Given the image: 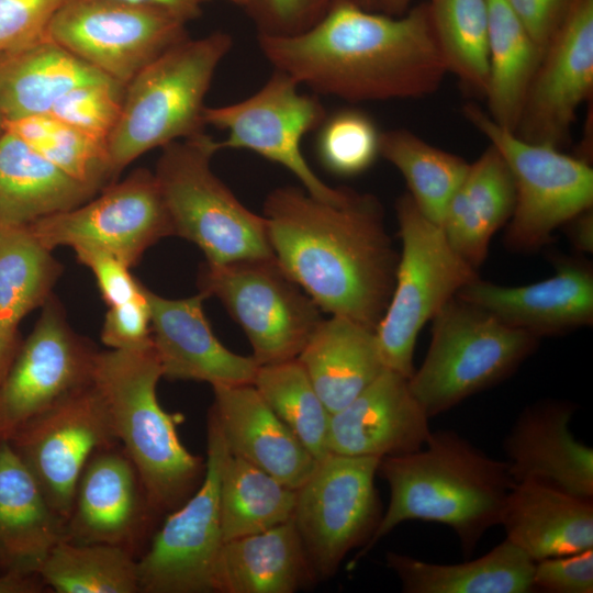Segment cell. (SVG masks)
I'll return each mask as SVG.
<instances>
[{
	"label": "cell",
	"instance_id": "41",
	"mask_svg": "<svg viewBox=\"0 0 593 593\" xmlns=\"http://www.w3.org/2000/svg\"><path fill=\"white\" fill-rule=\"evenodd\" d=\"M380 130L367 113L339 109L327 114L316 130V157L332 175L354 177L369 169L380 156Z\"/></svg>",
	"mask_w": 593,
	"mask_h": 593
},
{
	"label": "cell",
	"instance_id": "43",
	"mask_svg": "<svg viewBox=\"0 0 593 593\" xmlns=\"http://www.w3.org/2000/svg\"><path fill=\"white\" fill-rule=\"evenodd\" d=\"M344 0H247L243 8L257 35L293 36L322 21Z\"/></svg>",
	"mask_w": 593,
	"mask_h": 593
},
{
	"label": "cell",
	"instance_id": "26",
	"mask_svg": "<svg viewBox=\"0 0 593 593\" xmlns=\"http://www.w3.org/2000/svg\"><path fill=\"white\" fill-rule=\"evenodd\" d=\"M66 535V521L12 449L0 441V574L38 575Z\"/></svg>",
	"mask_w": 593,
	"mask_h": 593
},
{
	"label": "cell",
	"instance_id": "14",
	"mask_svg": "<svg viewBox=\"0 0 593 593\" xmlns=\"http://www.w3.org/2000/svg\"><path fill=\"white\" fill-rule=\"evenodd\" d=\"M381 459L329 452L295 490L292 518L316 579L333 575L381 519L374 477Z\"/></svg>",
	"mask_w": 593,
	"mask_h": 593
},
{
	"label": "cell",
	"instance_id": "44",
	"mask_svg": "<svg viewBox=\"0 0 593 593\" xmlns=\"http://www.w3.org/2000/svg\"><path fill=\"white\" fill-rule=\"evenodd\" d=\"M64 0H0V56L45 36Z\"/></svg>",
	"mask_w": 593,
	"mask_h": 593
},
{
	"label": "cell",
	"instance_id": "23",
	"mask_svg": "<svg viewBox=\"0 0 593 593\" xmlns=\"http://www.w3.org/2000/svg\"><path fill=\"white\" fill-rule=\"evenodd\" d=\"M574 407L562 401L527 406L504 441L514 482L534 480L593 500V449L569 427Z\"/></svg>",
	"mask_w": 593,
	"mask_h": 593
},
{
	"label": "cell",
	"instance_id": "46",
	"mask_svg": "<svg viewBox=\"0 0 593 593\" xmlns=\"http://www.w3.org/2000/svg\"><path fill=\"white\" fill-rule=\"evenodd\" d=\"M146 290L136 299L109 307L100 337L110 349L132 350L153 344Z\"/></svg>",
	"mask_w": 593,
	"mask_h": 593
},
{
	"label": "cell",
	"instance_id": "19",
	"mask_svg": "<svg viewBox=\"0 0 593 593\" xmlns=\"http://www.w3.org/2000/svg\"><path fill=\"white\" fill-rule=\"evenodd\" d=\"M592 90L593 0H580L541 56L514 133L560 148Z\"/></svg>",
	"mask_w": 593,
	"mask_h": 593
},
{
	"label": "cell",
	"instance_id": "52",
	"mask_svg": "<svg viewBox=\"0 0 593 593\" xmlns=\"http://www.w3.org/2000/svg\"><path fill=\"white\" fill-rule=\"evenodd\" d=\"M20 340L18 339H10L1 334L0 332V382L7 374L19 348H20Z\"/></svg>",
	"mask_w": 593,
	"mask_h": 593
},
{
	"label": "cell",
	"instance_id": "32",
	"mask_svg": "<svg viewBox=\"0 0 593 593\" xmlns=\"http://www.w3.org/2000/svg\"><path fill=\"white\" fill-rule=\"evenodd\" d=\"M387 566L406 593H527L535 562L506 538L484 556L455 564L390 551Z\"/></svg>",
	"mask_w": 593,
	"mask_h": 593
},
{
	"label": "cell",
	"instance_id": "22",
	"mask_svg": "<svg viewBox=\"0 0 593 593\" xmlns=\"http://www.w3.org/2000/svg\"><path fill=\"white\" fill-rule=\"evenodd\" d=\"M457 296L538 338L593 322V272L580 261H561L553 276L526 286L506 287L478 278Z\"/></svg>",
	"mask_w": 593,
	"mask_h": 593
},
{
	"label": "cell",
	"instance_id": "24",
	"mask_svg": "<svg viewBox=\"0 0 593 593\" xmlns=\"http://www.w3.org/2000/svg\"><path fill=\"white\" fill-rule=\"evenodd\" d=\"M211 410L228 451L296 490L317 460L276 415L253 383L215 385Z\"/></svg>",
	"mask_w": 593,
	"mask_h": 593
},
{
	"label": "cell",
	"instance_id": "11",
	"mask_svg": "<svg viewBox=\"0 0 593 593\" xmlns=\"http://www.w3.org/2000/svg\"><path fill=\"white\" fill-rule=\"evenodd\" d=\"M228 455L210 409L203 480L183 504L165 515L137 558L139 593L215 592V566L223 545L220 483Z\"/></svg>",
	"mask_w": 593,
	"mask_h": 593
},
{
	"label": "cell",
	"instance_id": "7",
	"mask_svg": "<svg viewBox=\"0 0 593 593\" xmlns=\"http://www.w3.org/2000/svg\"><path fill=\"white\" fill-rule=\"evenodd\" d=\"M432 322L425 359L409 378L413 395L429 417L507 378L539 339L458 296Z\"/></svg>",
	"mask_w": 593,
	"mask_h": 593
},
{
	"label": "cell",
	"instance_id": "10",
	"mask_svg": "<svg viewBox=\"0 0 593 593\" xmlns=\"http://www.w3.org/2000/svg\"><path fill=\"white\" fill-rule=\"evenodd\" d=\"M466 119L503 156L513 175L516 201L505 235L516 250H534L552 233L593 205V169L582 157L527 142L470 103Z\"/></svg>",
	"mask_w": 593,
	"mask_h": 593
},
{
	"label": "cell",
	"instance_id": "29",
	"mask_svg": "<svg viewBox=\"0 0 593 593\" xmlns=\"http://www.w3.org/2000/svg\"><path fill=\"white\" fill-rule=\"evenodd\" d=\"M296 359L331 415L387 369L374 329L339 315L323 318Z\"/></svg>",
	"mask_w": 593,
	"mask_h": 593
},
{
	"label": "cell",
	"instance_id": "5",
	"mask_svg": "<svg viewBox=\"0 0 593 593\" xmlns=\"http://www.w3.org/2000/svg\"><path fill=\"white\" fill-rule=\"evenodd\" d=\"M233 37L215 31L175 44L125 86L120 119L107 142L115 178L155 148L204 133V99Z\"/></svg>",
	"mask_w": 593,
	"mask_h": 593
},
{
	"label": "cell",
	"instance_id": "37",
	"mask_svg": "<svg viewBox=\"0 0 593 593\" xmlns=\"http://www.w3.org/2000/svg\"><path fill=\"white\" fill-rule=\"evenodd\" d=\"M57 593H139L137 558L109 544L59 541L38 571Z\"/></svg>",
	"mask_w": 593,
	"mask_h": 593
},
{
	"label": "cell",
	"instance_id": "18",
	"mask_svg": "<svg viewBox=\"0 0 593 593\" xmlns=\"http://www.w3.org/2000/svg\"><path fill=\"white\" fill-rule=\"evenodd\" d=\"M160 519L136 467L119 443L96 451L83 467L65 540L115 545L138 558Z\"/></svg>",
	"mask_w": 593,
	"mask_h": 593
},
{
	"label": "cell",
	"instance_id": "25",
	"mask_svg": "<svg viewBox=\"0 0 593 593\" xmlns=\"http://www.w3.org/2000/svg\"><path fill=\"white\" fill-rule=\"evenodd\" d=\"M500 525L534 562L593 548V501L526 480L507 495Z\"/></svg>",
	"mask_w": 593,
	"mask_h": 593
},
{
	"label": "cell",
	"instance_id": "45",
	"mask_svg": "<svg viewBox=\"0 0 593 593\" xmlns=\"http://www.w3.org/2000/svg\"><path fill=\"white\" fill-rule=\"evenodd\" d=\"M77 260L93 273L107 305L114 306L141 296L145 287L130 272V268L110 251L88 245L72 247Z\"/></svg>",
	"mask_w": 593,
	"mask_h": 593
},
{
	"label": "cell",
	"instance_id": "15",
	"mask_svg": "<svg viewBox=\"0 0 593 593\" xmlns=\"http://www.w3.org/2000/svg\"><path fill=\"white\" fill-rule=\"evenodd\" d=\"M8 441L65 521L89 458L119 444L93 381L25 422Z\"/></svg>",
	"mask_w": 593,
	"mask_h": 593
},
{
	"label": "cell",
	"instance_id": "54",
	"mask_svg": "<svg viewBox=\"0 0 593 593\" xmlns=\"http://www.w3.org/2000/svg\"><path fill=\"white\" fill-rule=\"evenodd\" d=\"M358 5L368 11H376V0H355Z\"/></svg>",
	"mask_w": 593,
	"mask_h": 593
},
{
	"label": "cell",
	"instance_id": "2",
	"mask_svg": "<svg viewBox=\"0 0 593 593\" xmlns=\"http://www.w3.org/2000/svg\"><path fill=\"white\" fill-rule=\"evenodd\" d=\"M262 216L275 258L322 312L376 331L399 262L379 199L349 188L328 203L283 186L269 192Z\"/></svg>",
	"mask_w": 593,
	"mask_h": 593
},
{
	"label": "cell",
	"instance_id": "39",
	"mask_svg": "<svg viewBox=\"0 0 593 593\" xmlns=\"http://www.w3.org/2000/svg\"><path fill=\"white\" fill-rule=\"evenodd\" d=\"M253 384L316 460L329 454L331 413L296 358L258 366Z\"/></svg>",
	"mask_w": 593,
	"mask_h": 593
},
{
	"label": "cell",
	"instance_id": "36",
	"mask_svg": "<svg viewBox=\"0 0 593 593\" xmlns=\"http://www.w3.org/2000/svg\"><path fill=\"white\" fill-rule=\"evenodd\" d=\"M380 156L401 172L419 211L440 226L470 164L405 128L381 132Z\"/></svg>",
	"mask_w": 593,
	"mask_h": 593
},
{
	"label": "cell",
	"instance_id": "20",
	"mask_svg": "<svg viewBox=\"0 0 593 593\" xmlns=\"http://www.w3.org/2000/svg\"><path fill=\"white\" fill-rule=\"evenodd\" d=\"M409 378L385 369L346 406L331 415L329 452L385 458L419 450L432 434Z\"/></svg>",
	"mask_w": 593,
	"mask_h": 593
},
{
	"label": "cell",
	"instance_id": "56",
	"mask_svg": "<svg viewBox=\"0 0 593 593\" xmlns=\"http://www.w3.org/2000/svg\"><path fill=\"white\" fill-rule=\"evenodd\" d=\"M3 132L2 118L0 115V134Z\"/></svg>",
	"mask_w": 593,
	"mask_h": 593
},
{
	"label": "cell",
	"instance_id": "27",
	"mask_svg": "<svg viewBox=\"0 0 593 593\" xmlns=\"http://www.w3.org/2000/svg\"><path fill=\"white\" fill-rule=\"evenodd\" d=\"M315 580L292 517L223 541L214 573L215 593H293Z\"/></svg>",
	"mask_w": 593,
	"mask_h": 593
},
{
	"label": "cell",
	"instance_id": "50",
	"mask_svg": "<svg viewBox=\"0 0 593 593\" xmlns=\"http://www.w3.org/2000/svg\"><path fill=\"white\" fill-rule=\"evenodd\" d=\"M44 588L38 575L0 574V593H37Z\"/></svg>",
	"mask_w": 593,
	"mask_h": 593
},
{
	"label": "cell",
	"instance_id": "28",
	"mask_svg": "<svg viewBox=\"0 0 593 593\" xmlns=\"http://www.w3.org/2000/svg\"><path fill=\"white\" fill-rule=\"evenodd\" d=\"M515 201L511 169L490 144L469 165L440 224L450 246L474 269L484 261L493 235L511 220Z\"/></svg>",
	"mask_w": 593,
	"mask_h": 593
},
{
	"label": "cell",
	"instance_id": "1",
	"mask_svg": "<svg viewBox=\"0 0 593 593\" xmlns=\"http://www.w3.org/2000/svg\"><path fill=\"white\" fill-rule=\"evenodd\" d=\"M257 42L273 70L350 103L425 98L448 75L425 2L392 16L344 0L301 34Z\"/></svg>",
	"mask_w": 593,
	"mask_h": 593
},
{
	"label": "cell",
	"instance_id": "9",
	"mask_svg": "<svg viewBox=\"0 0 593 593\" xmlns=\"http://www.w3.org/2000/svg\"><path fill=\"white\" fill-rule=\"evenodd\" d=\"M198 286L205 298H217L242 327L258 366L298 358L324 318L275 256L226 264L205 261Z\"/></svg>",
	"mask_w": 593,
	"mask_h": 593
},
{
	"label": "cell",
	"instance_id": "17",
	"mask_svg": "<svg viewBox=\"0 0 593 593\" xmlns=\"http://www.w3.org/2000/svg\"><path fill=\"white\" fill-rule=\"evenodd\" d=\"M99 350L66 321L51 295L0 382V441L25 422L92 382Z\"/></svg>",
	"mask_w": 593,
	"mask_h": 593
},
{
	"label": "cell",
	"instance_id": "42",
	"mask_svg": "<svg viewBox=\"0 0 593 593\" xmlns=\"http://www.w3.org/2000/svg\"><path fill=\"white\" fill-rule=\"evenodd\" d=\"M124 92L125 85L111 78L82 85L64 94L48 114L107 146Z\"/></svg>",
	"mask_w": 593,
	"mask_h": 593
},
{
	"label": "cell",
	"instance_id": "53",
	"mask_svg": "<svg viewBox=\"0 0 593 593\" xmlns=\"http://www.w3.org/2000/svg\"><path fill=\"white\" fill-rule=\"evenodd\" d=\"M413 0H376V11L399 16L404 14L410 8Z\"/></svg>",
	"mask_w": 593,
	"mask_h": 593
},
{
	"label": "cell",
	"instance_id": "33",
	"mask_svg": "<svg viewBox=\"0 0 593 593\" xmlns=\"http://www.w3.org/2000/svg\"><path fill=\"white\" fill-rule=\"evenodd\" d=\"M488 114L514 132L542 53L505 0H488Z\"/></svg>",
	"mask_w": 593,
	"mask_h": 593
},
{
	"label": "cell",
	"instance_id": "13",
	"mask_svg": "<svg viewBox=\"0 0 593 593\" xmlns=\"http://www.w3.org/2000/svg\"><path fill=\"white\" fill-rule=\"evenodd\" d=\"M186 23L156 4L64 0L45 35L126 86L145 66L188 37Z\"/></svg>",
	"mask_w": 593,
	"mask_h": 593
},
{
	"label": "cell",
	"instance_id": "48",
	"mask_svg": "<svg viewBox=\"0 0 593 593\" xmlns=\"http://www.w3.org/2000/svg\"><path fill=\"white\" fill-rule=\"evenodd\" d=\"M544 54L580 0H505Z\"/></svg>",
	"mask_w": 593,
	"mask_h": 593
},
{
	"label": "cell",
	"instance_id": "34",
	"mask_svg": "<svg viewBox=\"0 0 593 593\" xmlns=\"http://www.w3.org/2000/svg\"><path fill=\"white\" fill-rule=\"evenodd\" d=\"M61 265L29 225L0 223V332L18 339L20 322L52 295Z\"/></svg>",
	"mask_w": 593,
	"mask_h": 593
},
{
	"label": "cell",
	"instance_id": "38",
	"mask_svg": "<svg viewBox=\"0 0 593 593\" xmlns=\"http://www.w3.org/2000/svg\"><path fill=\"white\" fill-rule=\"evenodd\" d=\"M448 74L475 94L488 85V0H425Z\"/></svg>",
	"mask_w": 593,
	"mask_h": 593
},
{
	"label": "cell",
	"instance_id": "3",
	"mask_svg": "<svg viewBox=\"0 0 593 593\" xmlns=\"http://www.w3.org/2000/svg\"><path fill=\"white\" fill-rule=\"evenodd\" d=\"M378 473L390 502L362 555L401 523L424 521L450 527L469 557L484 533L500 525L515 485L506 461L452 430L432 432L419 450L382 458Z\"/></svg>",
	"mask_w": 593,
	"mask_h": 593
},
{
	"label": "cell",
	"instance_id": "4",
	"mask_svg": "<svg viewBox=\"0 0 593 593\" xmlns=\"http://www.w3.org/2000/svg\"><path fill=\"white\" fill-rule=\"evenodd\" d=\"M163 378L154 345L99 351L92 381L107 404L114 434L136 467L156 514L161 518L199 488L205 461L180 441V413L165 411L157 398Z\"/></svg>",
	"mask_w": 593,
	"mask_h": 593
},
{
	"label": "cell",
	"instance_id": "51",
	"mask_svg": "<svg viewBox=\"0 0 593 593\" xmlns=\"http://www.w3.org/2000/svg\"><path fill=\"white\" fill-rule=\"evenodd\" d=\"M136 3L156 4L166 8L184 22L199 18L202 13L201 0H125Z\"/></svg>",
	"mask_w": 593,
	"mask_h": 593
},
{
	"label": "cell",
	"instance_id": "30",
	"mask_svg": "<svg viewBox=\"0 0 593 593\" xmlns=\"http://www.w3.org/2000/svg\"><path fill=\"white\" fill-rule=\"evenodd\" d=\"M109 78L45 35L0 56V115L47 114L70 90Z\"/></svg>",
	"mask_w": 593,
	"mask_h": 593
},
{
	"label": "cell",
	"instance_id": "31",
	"mask_svg": "<svg viewBox=\"0 0 593 593\" xmlns=\"http://www.w3.org/2000/svg\"><path fill=\"white\" fill-rule=\"evenodd\" d=\"M97 193L16 135L4 130L0 134V223L29 225L74 209Z\"/></svg>",
	"mask_w": 593,
	"mask_h": 593
},
{
	"label": "cell",
	"instance_id": "47",
	"mask_svg": "<svg viewBox=\"0 0 593 593\" xmlns=\"http://www.w3.org/2000/svg\"><path fill=\"white\" fill-rule=\"evenodd\" d=\"M533 585L551 593H592L593 548L536 561Z\"/></svg>",
	"mask_w": 593,
	"mask_h": 593
},
{
	"label": "cell",
	"instance_id": "6",
	"mask_svg": "<svg viewBox=\"0 0 593 593\" xmlns=\"http://www.w3.org/2000/svg\"><path fill=\"white\" fill-rule=\"evenodd\" d=\"M216 141L205 133L161 148L154 171L174 235L197 245L210 264L272 257L266 221L214 174Z\"/></svg>",
	"mask_w": 593,
	"mask_h": 593
},
{
	"label": "cell",
	"instance_id": "40",
	"mask_svg": "<svg viewBox=\"0 0 593 593\" xmlns=\"http://www.w3.org/2000/svg\"><path fill=\"white\" fill-rule=\"evenodd\" d=\"M2 125L64 172L98 192L112 183L107 146L51 114L2 121Z\"/></svg>",
	"mask_w": 593,
	"mask_h": 593
},
{
	"label": "cell",
	"instance_id": "16",
	"mask_svg": "<svg viewBox=\"0 0 593 593\" xmlns=\"http://www.w3.org/2000/svg\"><path fill=\"white\" fill-rule=\"evenodd\" d=\"M29 227L51 250L59 246H94L128 267L158 240L174 235L154 172L138 168L112 182L85 203L40 219Z\"/></svg>",
	"mask_w": 593,
	"mask_h": 593
},
{
	"label": "cell",
	"instance_id": "21",
	"mask_svg": "<svg viewBox=\"0 0 593 593\" xmlns=\"http://www.w3.org/2000/svg\"><path fill=\"white\" fill-rule=\"evenodd\" d=\"M152 339L163 377L215 385L253 383L258 363L227 349L214 335L203 311L205 295L167 299L146 290Z\"/></svg>",
	"mask_w": 593,
	"mask_h": 593
},
{
	"label": "cell",
	"instance_id": "55",
	"mask_svg": "<svg viewBox=\"0 0 593 593\" xmlns=\"http://www.w3.org/2000/svg\"><path fill=\"white\" fill-rule=\"evenodd\" d=\"M201 1L204 2V1H208V0H201ZM225 1H228V2H231L233 4L242 7V8H244L246 2H247V0H225Z\"/></svg>",
	"mask_w": 593,
	"mask_h": 593
},
{
	"label": "cell",
	"instance_id": "35",
	"mask_svg": "<svg viewBox=\"0 0 593 593\" xmlns=\"http://www.w3.org/2000/svg\"><path fill=\"white\" fill-rule=\"evenodd\" d=\"M295 490L262 469L228 455L220 483L223 541L256 534L293 515Z\"/></svg>",
	"mask_w": 593,
	"mask_h": 593
},
{
	"label": "cell",
	"instance_id": "8",
	"mask_svg": "<svg viewBox=\"0 0 593 593\" xmlns=\"http://www.w3.org/2000/svg\"><path fill=\"white\" fill-rule=\"evenodd\" d=\"M395 211L402 249L393 292L374 332L385 368L410 378L421 329L479 277L409 193L398 199Z\"/></svg>",
	"mask_w": 593,
	"mask_h": 593
},
{
	"label": "cell",
	"instance_id": "12",
	"mask_svg": "<svg viewBox=\"0 0 593 593\" xmlns=\"http://www.w3.org/2000/svg\"><path fill=\"white\" fill-rule=\"evenodd\" d=\"M289 75L273 70L251 96L234 103L205 107V125L226 132L217 150L246 149L281 165L313 198L339 203L349 188H333L310 167L301 150L302 138L317 130L327 112L315 93L300 91Z\"/></svg>",
	"mask_w": 593,
	"mask_h": 593
},
{
	"label": "cell",
	"instance_id": "49",
	"mask_svg": "<svg viewBox=\"0 0 593 593\" xmlns=\"http://www.w3.org/2000/svg\"><path fill=\"white\" fill-rule=\"evenodd\" d=\"M567 224L570 226V237L573 245L583 253L593 251V214L592 209L582 212Z\"/></svg>",
	"mask_w": 593,
	"mask_h": 593
}]
</instances>
